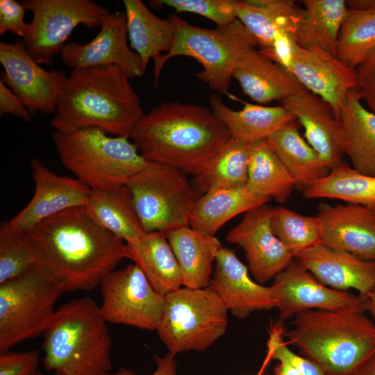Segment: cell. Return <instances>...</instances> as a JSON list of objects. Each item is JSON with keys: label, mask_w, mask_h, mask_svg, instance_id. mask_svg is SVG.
I'll return each mask as SVG.
<instances>
[{"label": "cell", "mask_w": 375, "mask_h": 375, "mask_svg": "<svg viewBox=\"0 0 375 375\" xmlns=\"http://www.w3.org/2000/svg\"><path fill=\"white\" fill-rule=\"evenodd\" d=\"M272 208L265 203L247 212L226 236L228 242L244 250L249 269L260 284L274 278L294 258L272 229Z\"/></svg>", "instance_id": "obj_17"}, {"label": "cell", "mask_w": 375, "mask_h": 375, "mask_svg": "<svg viewBox=\"0 0 375 375\" xmlns=\"http://www.w3.org/2000/svg\"><path fill=\"white\" fill-rule=\"evenodd\" d=\"M129 78L115 65L73 69L51 122L55 131L97 128L128 137L145 114Z\"/></svg>", "instance_id": "obj_3"}, {"label": "cell", "mask_w": 375, "mask_h": 375, "mask_svg": "<svg viewBox=\"0 0 375 375\" xmlns=\"http://www.w3.org/2000/svg\"><path fill=\"white\" fill-rule=\"evenodd\" d=\"M285 67L308 92L321 97L340 119L349 92L357 88V69L319 48L292 44Z\"/></svg>", "instance_id": "obj_15"}, {"label": "cell", "mask_w": 375, "mask_h": 375, "mask_svg": "<svg viewBox=\"0 0 375 375\" xmlns=\"http://www.w3.org/2000/svg\"><path fill=\"white\" fill-rule=\"evenodd\" d=\"M296 43L316 47L335 56L339 33L347 11L344 0H303Z\"/></svg>", "instance_id": "obj_33"}, {"label": "cell", "mask_w": 375, "mask_h": 375, "mask_svg": "<svg viewBox=\"0 0 375 375\" xmlns=\"http://www.w3.org/2000/svg\"><path fill=\"white\" fill-rule=\"evenodd\" d=\"M131 48L146 69L151 59L158 60L172 47L174 30L171 21L153 14L141 0H124Z\"/></svg>", "instance_id": "obj_32"}, {"label": "cell", "mask_w": 375, "mask_h": 375, "mask_svg": "<svg viewBox=\"0 0 375 375\" xmlns=\"http://www.w3.org/2000/svg\"><path fill=\"white\" fill-rule=\"evenodd\" d=\"M365 62H375V48L374 50L370 53L367 58Z\"/></svg>", "instance_id": "obj_51"}, {"label": "cell", "mask_w": 375, "mask_h": 375, "mask_svg": "<svg viewBox=\"0 0 375 375\" xmlns=\"http://www.w3.org/2000/svg\"><path fill=\"white\" fill-rule=\"evenodd\" d=\"M279 323L271 325L267 341L266 357L260 369L264 372L271 360L288 362L294 365L303 375H326L324 368L317 362L297 355L287 347L283 340L284 329Z\"/></svg>", "instance_id": "obj_41"}, {"label": "cell", "mask_w": 375, "mask_h": 375, "mask_svg": "<svg viewBox=\"0 0 375 375\" xmlns=\"http://www.w3.org/2000/svg\"><path fill=\"white\" fill-rule=\"evenodd\" d=\"M357 90L362 101L375 114V62H364L357 68Z\"/></svg>", "instance_id": "obj_44"}, {"label": "cell", "mask_w": 375, "mask_h": 375, "mask_svg": "<svg viewBox=\"0 0 375 375\" xmlns=\"http://www.w3.org/2000/svg\"><path fill=\"white\" fill-rule=\"evenodd\" d=\"M0 113L9 114L26 122L32 121V114L17 95L0 81Z\"/></svg>", "instance_id": "obj_45"}, {"label": "cell", "mask_w": 375, "mask_h": 375, "mask_svg": "<svg viewBox=\"0 0 375 375\" xmlns=\"http://www.w3.org/2000/svg\"><path fill=\"white\" fill-rule=\"evenodd\" d=\"M215 270L209 287L235 317L244 319L253 312L276 308L272 287L263 286L249 276L247 267L235 251L222 247L215 260Z\"/></svg>", "instance_id": "obj_20"}, {"label": "cell", "mask_w": 375, "mask_h": 375, "mask_svg": "<svg viewBox=\"0 0 375 375\" xmlns=\"http://www.w3.org/2000/svg\"><path fill=\"white\" fill-rule=\"evenodd\" d=\"M35 184L28 203L10 221V229L28 233L44 219L65 210L85 207L92 189L78 179L62 176L37 158L30 162Z\"/></svg>", "instance_id": "obj_18"}, {"label": "cell", "mask_w": 375, "mask_h": 375, "mask_svg": "<svg viewBox=\"0 0 375 375\" xmlns=\"http://www.w3.org/2000/svg\"><path fill=\"white\" fill-rule=\"evenodd\" d=\"M233 77L243 92L260 105L281 102L308 91L285 67L267 58L256 49L242 57Z\"/></svg>", "instance_id": "obj_23"}, {"label": "cell", "mask_w": 375, "mask_h": 375, "mask_svg": "<svg viewBox=\"0 0 375 375\" xmlns=\"http://www.w3.org/2000/svg\"><path fill=\"white\" fill-rule=\"evenodd\" d=\"M281 105L302 125L306 141L331 170L343 162L342 124L326 101L307 91L283 100Z\"/></svg>", "instance_id": "obj_22"}, {"label": "cell", "mask_w": 375, "mask_h": 375, "mask_svg": "<svg viewBox=\"0 0 375 375\" xmlns=\"http://www.w3.org/2000/svg\"><path fill=\"white\" fill-rule=\"evenodd\" d=\"M54 375H60V374H54Z\"/></svg>", "instance_id": "obj_54"}, {"label": "cell", "mask_w": 375, "mask_h": 375, "mask_svg": "<svg viewBox=\"0 0 375 375\" xmlns=\"http://www.w3.org/2000/svg\"><path fill=\"white\" fill-rule=\"evenodd\" d=\"M294 121L281 127L267 140L292 176L295 186L303 192L327 176L331 169L302 138Z\"/></svg>", "instance_id": "obj_30"}, {"label": "cell", "mask_w": 375, "mask_h": 375, "mask_svg": "<svg viewBox=\"0 0 375 375\" xmlns=\"http://www.w3.org/2000/svg\"><path fill=\"white\" fill-rule=\"evenodd\" d=\"M235 0H157L150 1L152 5H166L176 12H188L203 16L217 26L228 25L237 19Z\"/></svg>", "instance_id": "obj_40"}, {"label": "cell", "mask_w": 375, "mask_h": 375, "mask_svg": "<svg viewBox=\"0 0 375 375\" xmlns=\"http://www.w3.org/2000/svg\"><path fill=\"white\" fill-rule=\"evenodd\" d=\"M346 3L349 9L375 11V0H347Z\"/></svg>", "instance_id": "obj_49"}, {"label": "cell", "mask_w": 375, "mask_h": 375, "mask_svg": "<svg viewBox=\"0 0 375 375\" xmlns=\"http://www.w3.org/2000/svg\"><path fill=\"white\" fill-rule=\"evenodd\" d=\"M321 242L327 247L375 260V210L360 204L322 203L315 215Z\"/></svg>", "instance_id": "obj_19"}, {"label": "cell", "mask_w": 375, "mask_h": 375, "mask_svg": "<svg viewBox=\"0 0 375 375\" xmlns=\"http://www.w3.org/2000/svg\"><path fill=\"white\" fill-rule=\"evenodd\" d=\"M243 103L242 109L234 110L219 94H212L209 97L210 109L231 136L248 143L267 139L283 126L296 120L294 115L281 105Z\"/></svg>", "instance_id": "obj_26"}, {"label": "cell", "mask_w": 375, "mask_h": 375, "mask_svg": "<svg viewBox=\"0 0 375 375\" xmlns=\"http://www.w3.org/2000/svg\"><path fill=\"white\" fill-rule=\"evenodd\" d=\"M294 258L331 288L342 291L355 289L365 299L375 288V260L331 249L322 242L301 251Z\"/></svg>", "instance_id": "obj_21"}, {"label": "cell", "mask_w": 375, "mask_h": 375, "mask_svg": "<svg viewBox=\"0 0 375 375\" xmlns=\"http://www.w3.org/2000/svg\"><path fill=\"white\" fill-rule=\"evenodd\" d=\"M290 343L326 375H349L375 352V324L363 309L310 310L294 316Z\"/></svg>", "instance_id": "obj_5"}, {"label": "cell", "mask_w": 375, "mask_h": 375, "mask_svg": "<svg viewBox=\"0 0 375 375\" xmlns=\"http://www.w3.org/2000/svg\"><path fill=\"white\" fill-rule=\"evenodd\" d=\"M40 353L37 350L0 353V375H32L38 370Z\"/></svg>", "instance_id": "obj_42"}, {"label": "cell", "mask_w": 375, "mask_h": 375, "mask_svg": "<svg viewBox=\"0 0 375 375\" xmlns=\"http://www.w3.org/2000/svg\"><path fill=\"white\" fill-rule=\"evenodd\" d=\"M375 48V11L347 9L337 44L335 56L356 69Z\"/></svg>", "instance_id": "obj_37"}, {"label": "cell", "mask_w": 375, "mask_h": 375, "mask_svg": "<svg viewBox=\"0 0 375 375\" xmlns=\"http://www.w3.org/2000/svg\"><path fill=\"white\" fill-rule=\"evenodd\" d=\"M127 258L133 261L160 294L182 286L180 268L165 233H146L126 242Z\"/></svg>", "instance_id": "obj_27"}, {"label": "cell", "mask_w": 375, "mask_h": 375, "mask_svg": "<svg viewBox=\"0 0 375 375\" xmlns=\"http://www.w3.org/2000/svg\"><path fill=\"white\" fill-rule=\"evenodd\" d=\"M100 28L88 43H67L60 52L62 62L72 69L115 65L129 78L143 76L146 69L142 60L128 44L125 12L110 13Z\"/></svg>", "instance_id": "obj_16"}, {"label": "cell", "mask_w": 375, "mask_h": 375, "mask_svg": "<svg viewBox=\"0 0 375 375\" xmlns=\"http://www.w3.org/2000/svg\"><path fill=\"white\" fill-rule=\"evenodd\" d=\"M274 375H303L298 369L288 362L279 361L274 367Z\"/></svg>", "instance_id": "obj_48"}, {"label": "cell", "mask_w": 375, "mask_h": 375, "mask_svg": "<svg viewBox=\"0 0 375 375\" xmlns=\"http://www.w3.org/2000/svg\"><path fill=\"white\" fill-rule=\"evenodd\" d=\"M53 140L62 165L92 190L126 185L149 162L129 138L97 128L54 131Z\"/></svg>", "instance_id": "obj_6"}, {"label": "cell", "mask_w": 375, "mask_h": 375, "mask_svg": "<svg viewBox=\"0 0 375 375\" xmlns=\"http://www.w3.org/2000/svg\"><path fill=\"white\" fill-rule=\"evenodd\" d=\"M100 306L89 297L56 308L43 333V365L60 375H103L110 372L111 338Z\"/></svg>", "instance_id": "obj_4"}, {"label": "cell", "mask_w": 375, "mask_h": 375, "mask_svg": "<svg viewBox=\"0 0 375 375\" xmlns=\"http://www.w3.org/2000/svg\"><path fill=\"white\" fill-rule=\"evenodd\" d=\"M343 151L358 172L375 176V114L367 109L356 88L342 108Z\"/></svg>", "instance_id": "obj_28"}, {"label": "cell", "mask_w": 375, "mask_h": 375, "mask_svg": "<svg viewBox=\"0 0 375 375\" xmlns=\"http://www.w3.org/2000/svg\"><path fill=\"white\" fill-rule=\"evenodd\" d=\"M85 208L97 224L126 242L146 233L127 185L115 189H92Z\"/></svg>", "instance_id": "obj_31"}, {"label": "cell", "mask_w": 375, "mask_h": 375, "mask_svg": "<svg viewBox=\"0 0 375 375\" xmlns=\"http://www.w3.org/2000/svg\"><path fill=\"white\" fill-rule=\"evenodd\" d=\"M256 375H269V374H265L264 373L258 372Z\"/></svg>", "instance_id": "obj_53"}, {"label": "cell", "mask_w": 375, "mask_h": 375, "mask_svg": "<svg viewBox=\"0 0 375 375\" xmlns=\"http://www.w3.org/2000/svg\"><path fill=\"white\" fill-rule=\"evenodd\" d=\"M22 3L33 13L22 39L24 47L36 62L49 66L76 26L101 27L110 13L92 0H25Z\"/></svg>", "instance_id": "obj_11"}, {"label": "cell", "mask_w": 375, "mask_h": 375, "mask_svg": "<svg viewBox=\"0 0 375 375\" xmlns=\"http://www.w3.org/2000/svg\"><path fill=\"white\" fill-rule=\"evenodd\" d=\"M25 8L15 0L0 1V34L11 31L24 38L28 30L29 24L24 21Z\"/></svg>", "instance_id": "obj_43"}, {"label": "cell", "mask_w": 375, "mask_h": 375, "mask_svg": "<svg viewBox=\"0 0 375 375\" xmlns=\"http://www.w3.org/2000/svg\"><path fill=\"white\" fill-rule=\"evenodd\" d=\"M363 300L365 310L370 312V314L375 319V288L365 299H363Z\"/></svg>", "instance_id": "obj_50"}, {"label": "cell", "mask_w": 375, "mask_h": 375, "mask_svg": "<svg viewBox=\"0 0 375 375\" xmlns=\"http://www.w3.org/2000/svg\"><path fill=\"white\" fill-rule=\"evenodd\" d=\"M99 286L100 308L108 323L156 330L165 297L154 290L137 265L110 272Z\"/></svg>", "instance_id": "obj_12"}, {"label": "cell", "mask_w": 375, "mask_h": 375, "mask_svg": "<svg viewBox=\"0 0 375 375\" xmlns=\"http://www.w3.org/2000/svg\"><path fill=\"white\" fill-rule=\"evenodd\" d=\"M349 375H375V352L360 364Z\"/></svg>", "instance_id": "obj_47"}, {"label": "cell", "mask_w": 375, "mask_h": 375, "mask_svg": "<svg viewBox=\"0 0 375 375\" xmlns=\"http://www.w3.org/2000/svg\"><path fill=\"white\" fill-rule=\"evenodd\" d=\"M177 260L182 286L190 288H208L212 264L223 247L214 235L181 227L165 233Z\"/></svg>", "instance_id": "obj_25"}, {"label": "cell", "mask_w": 375, "mask_h": 375, "mask_svg": "<svg viewBox=\"0 0 375 375\" xmlns=\"http://www.w3.org/2000/svg\"><path fill=\"white\" fill-rule=\"evenodd\" d=\"M269 200L252 192L247 185L212 190L198 199L190 215V226L215 235L231 219Z\"/></svg>", "instance_id": "obj_29"}, {"label": "cell", "mask_w": 375, "mask_h": 375, "mask_svg": "<svg viewBox=\"0 0 375 375\" xmlns=\"http://www.w3.org/2000/svg\"><path fill=\"white\" fill-rule=\"evenodd\" d=\"M236 18L252 35L260 50L269 49L281 37L296 42L303 8L291 0L236 1Z\"/></svg>", "instance_id": "obj_24"}, {"label": "cell", "mask_w": 375, "mask_h": 375, "mask_svg": "<svg viewBox=\"0 0 375 375\" xmlns=\"http://www.w3.org/2000/svg\"><path fill=\"white\" fill-rule=\"evenodd\" d=\"M65 292L62 284L43 267L0 284V352L43 334Z\"/></svg>", "instance_id": "obj_8"}, {"label": "cell", "mask_w": 375, "mask_h": 375, "mask_svg": "<svg viewBox=\"0 0 375 375\" xmlns=\"http://www.w3.org/2000/svg\"><path fill=\"white\" fill-rule=\"evenodd\" d=\"M271 287L281 322L310 310H365L359 295L324 285L295 258L275 276Z\"/></svg>", "instance_id": "obj_14"}, {"label": "cell", "mask_w": 375, "mask_h": 375, "mask_svg": "<svg viewBox=\"0 0 375 375\" xmlns=\"http://www.w3.org/2000/svg\"><path fill=\"white\" fill-rule=\"evenodd\" d=\"M28 233L40 265L65 292L94 289L127 258L126 242L97 224L85 207L54 215Z\"/></svg>", "instance_id": "obj_1"}, {"label": "cell", "mask_w": 375, "mask_h": 375, "mask_svg": "<svg viewBox=\"0 0 375 375\" xmlns=\"http://www.w3.org/2000/svg\"><path fill=\"white\" fill-rule=\"evenodd\" d=\"M168 18L174 38L169 51L154 61L155 86L165 63L175 56H185L202 66L196 74L200 81L215 92L227 94L238 62L248 51L258 47L252 35L238 19L228 25L208 29L192 25L176 13Z\"/></svg>", "instance_id": "obj_7"}, {"label": "cell", "mask_w": 375, "mask_h": 375, "mask_svg": "<svg viewBox=\"0 0 375 375\" xmlns=\"http://www.w3.org/2000/svg\"><path fill=\"white\" fill-rule=\"evenodd\" d=\"M40 265L28 233L0 227V284Z\"/></svg>", "instance_id": "obj_39"}, {"label": "cell", "mask_w": 375, "mask_h": 375, "mask_svg": "<svg viewBox=\"0 0 375 375\" xmlns=\"http://www.w3.org/2000/svg\"><path fill=\"white\" fill-rule=\"evenodd\" d=\"M303 194L307 199H340L375 210V176L362 174L343 161Z\"/></svg>", "instance_id": "obj_36"}, {"label": "cell", "mask_w": 375, "mask_h": 375, "mask_svg": "<svg viewBox=\"0 0 375 375\" xmlns=\"http://www.w3.org/2000/svg\"><path fill=\"white\" fill-rule=\"evenodd\" d=\"M247 186L252 192L280 203L287 201L296 187L267 139L251 143Z\"/></svg>", "instance_id": "obj_34"}, {"label": "cell", "mask_w": 375, "mask_h": 375, "mask_svg": "<svg viewBox=\"0 0 375 375\" xmlns=\"http://www.w3.org/2000/svg\"><path fill=\"white\" fill-rule=\"evenodd\" d=\"M271 226L274 233L294 257L321 242V227L316 215H303L278 206L272 208Z\"/></svg>", "instance_id": "obj_38"}, {"label": "cell", "mask_w": 375, "mask_h": 375, "mask_svg": "<svg viewBox=\"0 0 375 375\" xmlns=\"http://www.w3.org/2000/svg\"><path fill=\"white\" fill-rule=\"evenodd\" d=\"M251 143L231 136L192 182L200 193L247 185Z\"/></svg>", "instance_id": "obj_35"}, {"label": "cell", "mask_w": 375, "mask_h": 375, "mask_svg": "<svg viewBox=\"0 0 375 375\" xmlns=\"http://www.w3.org/2000/svg\"><path fill=\"white\" fill-rule=\"evenodd\" d=\"M156 369L151 375H177L175 355L168 353L164 356H155ZM103 375H136L133 372L124 367L119 368L115 372H107Z\"/></svg>", "instance_id": "obj_46"}, {"label": "cell", "mask_w": 375, "mask_h": 375, "mask_svg": "<svg viewBox=\"0 0 375 375\" xmlns=\"http://www.w3.org/2000/svg\"><path fill=\"white\" fill-rule=\"evenodd\" d=\"M1 81L9 86L32 115H54L67 76L62 71L46 70L27 52L22 40L0 42Z\"/></svg>", "instance_id": "obj_13"}, {"label": "cell", "mask_w": 375, "mask_h": 375, "mask_svg": "<svg viewBox=\"0 0 375 375\" xmlns=\"http://www.w3.org/2000/svg\"><path fill=\"white\" fill-rule=\"evenodd\" d=\"M32 375H43L39 371H37L35 373H34Z\"/></svg>", "instance_id": "obj_52"}, {"label": "cell", "mask_w": 375, "mask_h": 375, "mask_svg": "<svg viewBox=\"0 0 375 375\" xmlns=\"http://www.w3.org/2000/svg\"><path fill=\"white\" fill-rule=\"evenodd\" d=\"M126 185L145 233L190 226V215L201 195L183 172L151 162Z\"/></svg>", "instance_id": "obj_10"}, {"label": "cell", "mask_w": 375, "mask_h": 375, "mask_svg": "<svg viewBox=\"0 0 375 375\" xmlns=\"http://www.w3.org/2000/svg\"><path fill=\"white\" fill-rule=\"evenodd\" d=\"M230 138L210 108L178 101L152 108L130 135L147 160L193 176L205 169Z\"/></svg>", "instance_id": "obj_2"}, {"label": "cell", "mask_w": 375, "mask_h": 375, "mask_svg": "<svg viewBox=\"0 0 375 375\" xmlns=\"http://www.w3.org/2000/svg\"><path fill=\"white\" fill-rule=\"evenodd\" d=\"M228 310L210 287H187L165 296L158 335L169 352L203 351L223 335Z\"/></svg>", "instance_id": "obj_9"}]
</instances>
